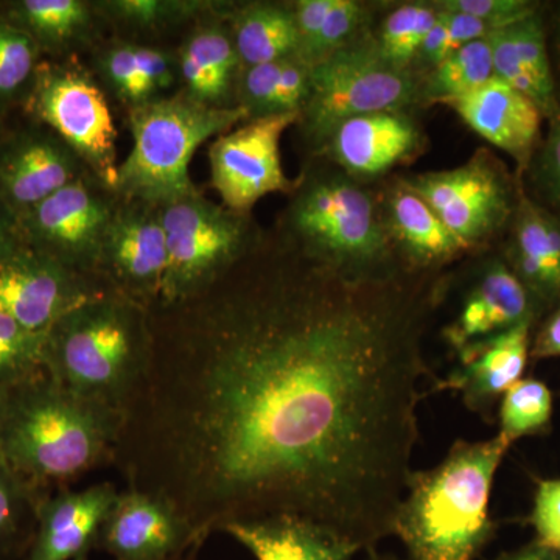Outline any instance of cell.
<instances>
[{"instance_id":"1","label":"cell","mask_w":560,"mask_h":560,"mask_svg":"<svg viewBox=\"0 0 560 560\" xmlns=\"http://www.w3.org/2000/svg\"><path fill=\"white\" fill-rule=\"evenodd\" d=\"M438 294L429 272L357 278L300 253L151 308L113 466L167 500L200 548L289 514L377 550L412 471Z\"/></svg>"},{"instance_id":"2","label":"cell","mask_w":560,"mask_h":560,"mask_svg":"<svg viewBox=\"0 0 560 560\" xmlns=\"http://www.w3.org/2000/svg\"><path fill=\"white\" fill-rule=\"evenodd\" d=\"M512 444L501 434L456 441L429 470H412L397 510L393 536L407 560H475L495 536L489 501Z\"/></svg>"},{"instance_id":"3","label":"cell","mask_w":560,"mask_h":560,"mask_svg":"<svg viewBox=\"0 0 560 560\" xmlns=\"http://www.w3.org/2000/svg\"><path fill=\"white\" fill-rule=\"evenodd\" d=\"M121 412L62 388L44 372L9 390L0 456L25 485L46 488L113 464Z\"/></svg>"},{"instance_id":"4","label":"cell","mask_w":560,"mask_h":560,"mask_svg":"<svg viewBox=\"0 0 560 560\" xmlns=\"http://www.w3.org/2000/svg\"><path fill=\"white\" fill-rule=\"evenodd\" d=\"M150 345L149 308L105 290L66 313L46 335V374L70 393L124 415Z\"/></svg>"},{"instance_id":"5","label":"cell","mask_w":560,"mask_h":560,"mask_svg":"<svg viewBox=\"0 0 560 560\" xmlns=\"http://www.w3.org/2000/svg\"><path fill=\"white\" fill-rule=\"evenodd\" d=\"M246 120L242 106L213 108L183 91L128 109L132 145L119 165L117 195L164 208L198 194L190 178L195 151Z\"/></svg>"},{"instance_id":"6","label":"cell","mask_w":560,"mask_h":560,"mask_svg":"<svg viewBox=\"0 0 560 560\" xmlns=\"http://www.w3.org/2000/svg\"><path fill=\"white\" fill-rule=\"evenodd\" d=\"M287 224L302 256L331 270L357 278L401 270L382 206L340 168L311 173L302 180Z\"/></svg>"},{"instance_id":"7","label":"cell","mask_w":560,"mask_h":560,"mask_svg":"<svg viewBox=\"0 0 560 560\" xmlns=\"http://www.w3.org/2000/svg\"><path fill=\"white\" fill-rule=\"evenodd\" d=\"M423 98L422 79L383 60L374 39L359 38L311 68L301 119L320 145L341 121L381 110H408Z\"/></svg>"},{"instance_id":"8","label":"cell","mask_w":560,"mask_h":560,"mask_svg":"<svg viewBox=\"0 0 560 560\" xmlns=\"http://www.w3.org/2000/svg\"><path fill=\"white\" fill-rule=\"evenodd\" d=\"M161 217L168 265L156 307L179 304L212 289L248 254V215L221 208L201 191L164 206Z\"/></svg>"},{"instance_id":"9","label":"cell","mask_w":560,"mask_h":560,"mask_svg":"<svg viewBox=\"0 0 560 560\" xmlns=\"http://www.w3.org/2000/svg\"><path fill=\"white\" fill-rule=\"evenodd\" d=\"M25 110L79 154L102 183L116 190L117 128L94 73L77 60L40 61Z\"/></svg>"},{"instance_id":"10","label":"cell","mask_w":560,"mask_h":560,"mask_svg":"<svg viewBox=\"0 0 560 560\" xmlns=\"http://www.w3.org/2000/svg\"><path fill=\"white\" fill-rule=\"evenodd\" d=\"M120 197L86 173L20 217L22 238L32 249L81 275L98 278V261Z\"/></svg>"},{"instance_id":"11","label":"cell","mask_w":560,"mask_h":560,"mask_svg":"<svg viewBox=\"0 0 560 560\" xmlns=\"http://www.w3.org/2000/svg\"><path fill=\"white\" fill-rule=\"evenodd\" d=\"M300 119V114L259 117L243 121L241 127L212 140L210 179L224 208L248 215L267 195L296 189L283 172L280 139Z\"/></svg>"},{"instance_id":"12","label":"cell","mask_w":560,"mask_h":560,"mask_svg":"<svg viewBox=\"0 0 560 560\" xmlns=\"http://www.w3.org/2000/svg\"><path fill=\"white\" fill-rule=\"evenodd\" d=\"M400 183L470 249L492 237L511 213L510 183L485 151L452 171L420 173Z\"/></svg>"},{"instance_id":"13","label":"cell","mask_w":560,"mask_h":560,"mask_svg":"<svg viewBox=\"0 0 560 560\" xmlns=\"http://www.w3.org/2000/svg\"><path fill=\"white\" fill-rule=\"evenodd\" d=\"M167 265L161 208L120 198L103 242L98 279L151 311L161 302Z\"/></svg>"},{"instance_id":"14","label":"cell","mask_w":560,"mask_h":560,"mask_svg":"<svg viewBox=\"0 0 560 560\" xmlns=\"http://www.w3.org/2000/svg\"><path fill=\"white\" fill-rule=\"evenodd\" d=\"M105 290L109 289L101 279L27 245L0 264V312L44 337L66 313Z\"/></svg>"},{"instance_id":"15","label":"cell","mask_w":560,"mask_h":560,"mask_svg":"<svg viewBox=\"0 0 560 560\" xmlns=\"http://www.w3.org/2000/svg\"><path fill=\"white\" fill-rule=\"evenodd\" d=\"M194 548L189 523L167 500L131 488L119 490L95 545L113 560H172Z\"/></svg>"},{"instance_id":"16","label":"cell","mask_w":560,"mask_h":560,"mask_svg":"<svg viewBox=\"0 0 560 560\" xmlns=\"http://www.w3.org/2000/svg\"><path fill=\"white\" fill-rule=\"evenodd\" d=\"M86 173L79 154L47 128L0 140V200L18 219Z\"/></svg>"},{"instance_id":"17","label":"cell","mask_w":560,"mask_h":560,"mask_svg":"<svg viewBox=\"0 0 560 560\" xmlns=\"http://www.w3.org/2000/svg\"><path fill=\"white\" fill-rule=\"evenodd\" d=\"M422 131L407 110H381L341 121L319 149L357 180L375 179L422 149Z\"/></svg>"},{"instance_id":"18","label":"cell","mask_w":560,"mask_h":560,"mask_svg":"<svg viewBox=\"0 0 560 560\" xmlns=\"http://www.w3.org/2000/svg\"><path fill=\"white\" fill-rule=\"evenodd\" d=\"M117 495L116 486L98 482L80 490L60 489L43 497L24 560H88Z\"/></svg>"},{"instance_id":"19","label":"cell","mask_w":560,"mask_h":560,"mask_svg":"<svg viewBox=\"0 0 560 560\" xmlns=\"http://www.w3.org/2000/svg\"><path fill=\"white\" fill-rule=\"evenodd\" d=\"M530 327L525 320L458 353L459 364L434 390L458 393L467 410L490 422L503 394L522 381L530 355Z\"/></svg>"},{"instance_id":"20","label":"cell","mask_w":560,"mask_h":560,"mask_svg":"<svg viewBox=\"0 0 560 560\" xmlns=\"http://www.w3.org/2000/svg\"><path fill=\"white\" fill-rule=\"evenodd\" d=\"M536 307V300L510 265L490 260L467 287L458 313L444 329L445 341L458 355L475 342L533 320Z\"/></svg>"},{"instance_id":"21","label":"cell","mask_w":560,"mask_h":560,"mask_svg":"<svg viewBox=\"0 0 560 560\" xmlns=\"http://www.w3.org/2000/svg\"><path fill=\"white\" fill-rule=\"evenodd\" d=\"M490 145L503 150L521 165L528 162L540 135L539 106L497 77L469 94L442 103Z\"/></svg>"},{"instance_id":"22","label":"cell","mask_w":560,"mask_h":560,"mask_svg":"<svg viewBox=\"0 0 560 560\" xmlns=\"http://www.w3.org/2000/svg\"><path fill=\"white\" fill-rule=\"evenodd\" d=\"M176 57L184 94L213 108L238 106L232 101L243 68L226 21L195 25Z\"/></svg>"},{"instance_id":"23","label":"cell","mask_w":560,"mask_h":560,"mask_svg":"<svg viewBox=\"0 0 560 560\" xmlns=\"http://www.w3.org/2000/svg\"><path fill=\"white\" fill-rule=\"evenodd\" d=\"M382 212L394 248L404 256L408 270L436 271L470 249L400 180L386 195Z\"/></svg>"},{"instance_id":"24","label":"cell","mask_w":560,"mask_h":560,"mask_svg":"<svg viewBox=\"0 0 560 560\" xmlns=\"http://www.w3.org/2000/svg\"><path fill=\"white\" fill-rule=\"evenodd\" d=\"M221 533L237 540L256 560H353L361 551L327 526L298 515L231 523Z\"/></svg>"},{"instance_id":"25","label":"cell","mask_w":560,"mask_h":560,"mask_svg":"<svg viewBox=\"0 0 560 560\" xmlns=\"http://www.w3.org/2000/svg\"><path fill=\"white\" fill-rule=\"evenodd\" d=\"M98 77L128 109L156 98L179 83L178 57L158 47L114 40L95 57Z\"/></svg>"},{"instance_id":"26","label":"cell","mask_w":560,"mask_h":560,"mask_svg":"<svg viewBox=\"0 0 560 560\" xmlns=\"http://www.w3.org/2000/svg\"><path fill=\"white\" fill-rule=\"evenodd\" d=\"M224 10L242 68L300 58V36L291 5L249 2Z\"/></svg>"},{"instance_id":"27","label":"cell","mask_w":560,"mask_h":560,"mask_svg":"<svg viewBox=\"0 0 560 560\" xmlns=\"http://www.w3.org/2000/svg\"><path fill=\"white\" fill-rule=\"evenodd\" d=\"M5 18L40 51L65 55L91 43L98 13L84 0H18L9 3Z\"/></svg>"},{"instance_id":"28","label":"cell","mask_w":560,"mask_h":560,"mask_svg":"<svg viewBox=\"0 0 560 560\" xmlns=\"http://www.w3.org/2000/svg\"><path fill=\"white\" fill-rule=\"evenodd\" d=\"M547 212L523 201L515 220L512 271L528 289L537 304H550L560 298V278L551 259L545 231Z\"/></svg>"},{"instance_id":"29","label":"cell","mask_w":560,"mask_h":560,"mask_svg":"<svg viewBox=\"0 0 560 560\" xmlns=\"http://www.w3.org/2000/svg\"><path fill=\"white\" fill-rule=\"evenodd\" d=\"M493 77L489 38L464 44L422 79L423 98L445 103L478 90Z\"/></svg>"},{"instance_id":"30","label":"cell","mask_w":560,"mask_h":560,"mask_svg":"<svg viewBox=\"0 0 560 560\" xmlns=\"http://www.w3.org/2000/svg\"><path fill=\"white\" fill-rule=\"evenodd\" d=\"M94 5L105 20L135 32L167 31L219 9L208 0H103Z\"/></svg>"},{"instance_id":"31","label":"cell","mask_w":560,"mask_h":560,"mask_svg":"<svg viewBox=\"0 0 560 560\" xmlns=\"http://www.w3.org/2000/svg\"><path fill=\"white\" fill-rule=\"evenodd\" d=\"M436 20L434 3L408 2L390 11L374 38L383 60L399 70H415L420 47Z\"/></svg>"},{"instance_id":"32","label":"cell","mask_w":560,"mask_h":560,"mask_svg":"<svg viewBox=\"0 0 560 560\" xmlns=\"http://www.w3.org/2000/svg\"><path fill=\"white\" fill-rule=\"evenodd\" d=\"M552 419V393L544 382L525 378L512 385L500 400L499 434L510 444L547 433Z\"/></svg>"},{"instance_id":"33","label":"cell","mask_w":560,"mask_h":560,"mask_svg":"<svg viewBox=\"0 0 560 560\" xmlns=\"http://www.w3.org/2000/svg\"><path fill=\"white\" fill-rule=\"evenodd\" d=\"M38 44L0 16V114L13 103L24 102L40 65Z\"/></svg>"},{"instance_id":"34","label":"cell","mask_w":560,"mask_h":560,"mask_svg":"<svg viewBox=\"0 0 560 560\" xmlns=\"http://www.w3.org/2000/svg\"><path fill=\"white\" fill-rule=\"evenodd\" d=\"M46 337L0 312V389L10 390L46 372Z\"/></svg>"},{"instance_id":"35","label":"cell","mask_w":560,"mask_h":560,"mask_svg":"<svg viewBox=\"0 0 560 560\" xmlns=\"http://www.w3.org/2000/svg\"><path fill=\"white\" fill-rule=\"evenodd\" d=\"M40 499L0 456V551L16 550L22 544L28 550L33 539L28 518L36 517Z\"/></svg>"},{"instance_id":"36","label":"cell","mask_w":560,"mask_h":560,"mask_svg":"<svg viewBox=\"0 0 560 560\" xmlns=\"http://www.w3.org/2000/svg\"><path fill=\"white\" fill-rule=\"evenodd\" d=\"M515 54L521 60L523 68L533 77L537 86L548 103L551 117L558 116L559 108L556 102L555 79H552L550 58H548L547 40H545L544 27L536 13L530 14L517 24L508 27Z\"/></svg>"},{"instance_id":"37","label":"cell","mask_w":560,"mask_h":560,"mask_svg":"<svg viewBox=\"0 0 560 560\" xmlns=\"http://www.w3.org/2000/svg\"><path fill=\"white\" fill-rule=\"evenodd\" d=\"M368 7L359 0H335L327 14L318 38L304 57L305 65L312 66L326 60L331 54L359 39L360 28L366 24Z\"/></svg>"},{"instance_id":"38","label":"cell","mask_w":560,"mask_h":560,"mask_svg":"<svg viewBox=\"0 0 560 560\" xmlns=\"http://www.w3.org/2000/svg\"><path fill=\"white\" fill-rule=\"evenodd\" d=\"M283 61V60H282ZM282 61L243 68L237 83V105L250 119L276 116V98Z\"/></svg>"},{"instance_id":"39","label":"cell","mask_w":560,"mask_h":560,"mask_svg":"<svg viewBox=\"0 0 560 560\" xmlns=\"http://www.w3.org/2000/svg\"><path fill=\"white\" fill-rule=\"evenodd\" d=\"M490 49H492L493 77L510 84L511 88L522 92L530 101L539 106L544 116H551L548 103L537 86L533 77L523 68L517 54H515L514 44H512L510 31L508 27L493 31L488 36Z\"/></svg>"},{"instance_id":"40","label":"cell","mask_w":560,"mask_h":560,"mask_svg":"<svg viewBox=\"0 0 560 560\" xmlns=\"http://www.w3.org/2000/svg\"><path fill=\"white\" fill-rule=\"evenodd\" d=\"M434 3L441 9L459 11L477 18L493 31L510 27L536 13L533 3L525 0H442Z\"/></svg>"},{"instance_id":"41","label":"cell","mask_w":560,"mask_h":560,"mask_svg":"<svg viewBox=\"0 0 560 560\" xmlns=\"http://www.w3.org/2000/svg\"><path fill=\"white\" fill-rule=\"evenodd\" d=\"M529 525L545 547L560 551V478L537 482Z\"/></svg>"},{"instance_id":"42","label":"cell","mask_w":560,"mask_h":560,"mask_svg":"<svg viewBox=\"0 0 560 560\" xmlns=\"http://www.w3.org/2000/svg\"><path fill=\"white\" fill-rule=\"evenodd\" d=\"M311 95V66L301 58H287L280 69L276 114H300Z\"/></svg>"},{"instance_id":"43","label":"cell","mask_w":560,"mask_h":560,"mask_svg":"<svg viewBox=\"0 0 560 560\" xmlns=\"http://www.w3.org/2000/svg\"><path fill=\"white\" fill-rule=\"evenodd\" d=\"M335 0H298L291 3L294 24L300 36V58L304 60L313 43L318 38L327 14L334 7Z\"/></svg>"},{"instance_id":"44","label":"cell","mask_w":560,"mask_h":560,"mask_svg":"<svg viewBox=\"0 0 560 560\" xmlns=\"http://www.w3.org/2000/svg\"><path fill=\"white\" fill-rule=\"evenodd\" d=\"M458 49L459 47L452 39L447 25L444 24V21L438 14L433 28H431L425 40H423L422 47H420L415 65L423 66V68L429 70L433 69L434 66L440 65L445 58L451 57L453 51Z\"/></svg>"},{"instance_id":"45","label":"cell","mask_w":560,"mask_h":560,"mask_svg":"<svg viewBox=\"0 0 560 560\" xmlns=\"http://www.w3.org/2000/svg\"><path fill=\"white\" fill-rule=\"evenodd\" d=\"M540 175L551 197L560 202V114L552 119L550 135L541 150Z\"/></svg>"},{"instance_id":"46","label":"cell","mask_w":560,"mask_h":560,"mask_svg":"<svg viewBox=\"0 0 560 560\" xmlns=\"http://www.w3.org/2000/svg\"><path fill=\"white\" fill-rule=\"evenodd\" d=\"M530 357L534 359L560 357V307L541 326L536 340L530 346Z\"/></svg>"},{"instance_id":"47","label":"cell","mask_w":560,"mask_h":560,"mask_svg":"<svg viewBox=\"0 0 560 560\" xmlns=\"http://www.w3.org/2000/svg\"><path fill=\"white\" fill-rule=\"evenodd\" d=\"M24 245L20 220L0 200V264Z\"/></svg>"},{"instance_id":"48","label":"cell","mask_w":560,"mask_h":560,"mask_svg":"<svg viewBox=\"0 0 560 560\" xmlns=\"http://www.w3.org/2000/svg\"><path fill=\"white\" fill-rule=\"evenodd\" d=\"M495 560H560V551L533 540L517 550L503 552Z\"/></svg>"},{"instance_id":"49","label":"cell","mask_w":560,"mask_h":560,"mask_svg":"<svg viewBox=\"0 0 560 560\" xmlns=\"http://www.w3.org/2000/svg\"><path fill=\"white\" fill-rule=\"evenodd\" d=\"M364 560H407L400 559L399 556L393 555V552H381L377 550L366 552V559Z\"/></svg>"},{"instance_id":"50","label":"cell","mask_w":560,"mask_h":560,"mask_svg":"<svg viewBox=\"0 0 560 560\" xmlns=\"http://www.w3.org/2000/svg\"><path fill=\"white\" fill-rule=\"evenodd\" d=\"M7 397H9V390L0 389V427H2L3 416H5Z\"/></svg>"},{"instance_id":"51","label":"cell","mask_w":560,"mask_h":560,"mask_svg":"<svg viewBox=\"0 0 560 560\" xmlns=\"http://www.w3.org/2000/svg\"><path fill=\"white\" fill-rule=\"evenodd\" d=\"M198 551H200V548H194V550L187 551L186 555L172 560H198Z\"/></svg>"},{"instance_id":"52","label":"cell","mask_w":560,"mask_h":560,"mask_svg":"<svg viewBox=\"0 0 560 560\" xmlns=\"http://www.w3.org/2000/svg\"><path fill=\"white\" fill-rule=\"evenodd\" d=\"M0 140H2V121H0Z\"/></svg>"}]
</instances>
